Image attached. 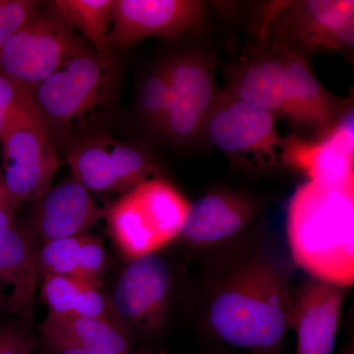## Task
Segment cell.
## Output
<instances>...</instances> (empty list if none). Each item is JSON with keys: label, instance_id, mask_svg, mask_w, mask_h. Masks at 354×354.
Listing matches in <instances>:
<instances>
[{"label": "cell", "instance_id": "12", "mask_svg": "<svg viewBox=\"0 0 354 354\" xmlns=\"http://www.w3.org/2000/svg\"><path fill=\"white\" fill-rule=\"evenodd\" d=\"M279 160L301 171L309 180L334 185L354 183L353 113L348 111L320 138L292 136L281 140Z\"/></svg>", "mask_w": 354, "mask_h": 354}, {"label": "cell", "instance_id": "22", "mask_svg": "<svg viewBox=\"0 0 354 354\" xmlns=\"http://www.w3.org/2000/svg\"><path fill=\"white\" fill-rule=\"evenodd\" d=\"M72 178L92 192H120L109 138L95 137L78 142L67 152Z\"/></svg>", "mask_w": 354, "mask_h": 354}, {"label": "cell", "instance_id": "17", "mask_svg": "<svg viewBox=\"0 0 354 354\" xmlns=\"http://www.w3.org/2000/svg\"><path fill=\"white\" fill-rule=\"evenodd\" d=\"M285 62L286 94L283 115L302 127L327 129L335 122L334 102L302 53H279ZM321 131V132H322Z\"/></svg>", "mask_w": 354, "mask_h": 354}, {"label": "cell", "instance_id": "25", "mask_svg": "<svg viewBox=\"0 0 354 354\" xmlns=\"http://www.w3.org/2000/svg\"><path fill=\"white\" fill-rule=\"evenodd\" d=\"M39 12V4L36 1L0 0V50L23 26Z\"/></svg>", "mask_w": 354, "mask_h": 354}, {"label": "cell", "instance_id": "29", "mask_svg": "<svg viewBox=\"0 0 354 354\" xmlns=\"http://www.w3.org/2000/svg\"><path fill=\"white\" fill-rule=\"evenodd\" d=\"M53 354H118L104 349L78 348V346H50Z\"/></svg>", "mask_w": 354, "mask_h": 354}, {"label": "cell", "instance_id": "6", "mask_svg": "<svg viewBox=\"0 0 354 354\" xmlns=\"http://www.w3.org/2000/svg\"><path fill=\"white\" fill-rule=\"evenodd\" d=\"M111 62L90 48L77 53L34 88L31 97L50 125L66 127L101 104L108 93Z\"/></svg>", "mask_w": 354, "mask_h": 354}, {"label": "cell", "instance_id": "24", "mask_svg": "<svg viewBox=\"0 0 354 354\" xmlns=\"http://www.w3.org/2000/svg\"><path fill=\"white\" fill-rule=\"evenodd\" d=\"M171 104V81L165 62H162L153 69L141 84L140 111L149 127L162 132Z\"/></svg>", "mask_w": 354, "mask_h": 354}, {"label": "cell", "instance_id": "3", "mask_svg": "<svg viewBox=\"0 0 354 354\" xmlns=\"http://www.w3.org/2000/svg\"><path fill=\"white\" fill-rule=\"evenodd\" d=\"M191 203L171 183L150 178L104 211L109 232L130 261L157 253L180 234Z\"/></svg>", "mask_w": 354, "mask_h": 354}, {"label": "cell", "instance_id": "8", "mask_svg": "<svg viewBox=\"0 0 354 354\" xmlns=\"http://www.w3.org/2000/svg\"><path fill=\"white\" fill-rule=\"evenodd\" d=\"M171 87V104L162 132L176 143H187L204 132L218 100L213 64L199 53L165 60Z\"/></svg>", "mask_w": 354, "mask_h": 354}, {"label": "cell", "instance_id": "9", "mask_svg": "<svg viewBox=\"0 0 354 354\" xmlns=\"http://www.w3.org/2000/svg\"><path fill=\"white\" fill-rule=\"evenodd\" d=\"M211 143L234 156L253 153L261 164L279 162L281 139L274 114L220 92L205 125Z\"/></svg>", "mask_w": 354, "mask_h": 354}, {"label": "cell", "instance_id": "2", "mask_svg": "<svg viewBox=\"0 0 354 354\" xmlns=\"http://www.w3.org/2000/svg\"><path fill=\"white\" fill-rule=\"evenodd\" d=\"M286 234L292 259L312 278L354 283V183L308 180L288 202Z\"/></svg>", "mask_w": 354, "mask_h": 354}, {"label": "cell", "instance_id": "4", "mask_svg": "<svg viewBox=\"0 0 354 354\" xmlns=\"http://www.w3.org/2000/svg\"><path fill=\"white\" fill-rule=\"evenodd\" d=\"M3 183L18 202H36L50 189L59 160L34 101L15 113L0 137Z\"/></svg>", "mask_w": 354, "mask_h": 354}, {"label": "cell", "instance_id": "13", "mask_svg": "<svg viewBox=\"0 0 354 354\" xmlns=\"http://www.w3.org/2000/svg\"><path fill=\"white\" fill-rule=\"evenodd\" d=\"M346 292L341 286L312 279L295 300L292 329L297 354H333Z\"/></svg>", "mask_w": 354, "mask_h": 354}, {"label": "cell", "instance_id": "7", "mask_svg": "<svg viewBox=\"0 0 354 354\" xmlns=\"http://www.w3.org/2000/svg\"><path fill=\"white\" fill-rule=\"evenodd\" d=\"M269 32L279 53L346 50L354 44V2H288L270 18Z\"/></svg>", "mask_w": 354, "mask_h": 354}, {"label": "cell", "instance_id": "20", "mask_svg": "<svg viewBox=\"0 0 354 354\" xmlns=\"http://www.w3.org/2000/svg\"><path fill=\"white\" fill-rule=\"evenodd\" d=\"M227 94L265 111L283 114L286 94V70L283 57H264L237 70Z\"/></svg>", "mask_w": 354, "mask_h": 354}, {"label": "cell", "instance_id": "14", "mask_svg": "<svg viewBox=\"0 0 354 354\" xmlns=\"http://www.w3.org/2000/svg\"><path fill=\"white\" fill-rule=\"evenodd\" d=\"M35 203L31 227L44 243L88 234L104 216L90 191L73 178L50 188Z\"/></svg>", "mask_w": 354, "mask_h": 354}, {"label": "cell", "instance_id": "5", "mask_svg": "<svg viewBox=\"0 0 354 354\" xmlns=\"http://www.w3.org/2000/svg\"><path fill=\"white\" fill-rule=\"evenodd\" d=\"M86 48L84 39L57 16L39 12L0 50V73L31 95L46 77Z\"/></svg>", "mask_w": 354, "mask_h": 354}, {"label": "cell", "instance_id": "15", "mask_svg": "<svg viewBox=\"0 0 354 354\" xmlns=\"http://www.w3.org/2000/svg\"><path fill=\"white\" fill-rule=\"evenodd\" d=\"M38 235L32 227L13 223L0 232V283L9 286L6 298L11 313L31 315L39 283Z\"/></svg>", "mask_w": 354, "mask_h": 354}, {"label": "cell", "instance_id": "10", "mask_svg": "<svg viewBox=\"0 0 354 354\" xmlns=\"http://www.w3.org/2000/svg\"><path fill=\"white\" fill-rule=\"evenodd\" d=\"M171 286L169 266L157 253L131 260L113 291L111 306L118 323L143 333L158 329Z\"/></svg>", "mask_w": 354, "mask_h": 354}, {"label": "cell", "instance_id": "28", "mask_svg": "<svg viewBox=\"0 0 354 354\" xmlns=\"http://www.w3.org/2000/svg\"><path fill=\"white\" fill-rule=\"evenodd\" d=\"M20 203L7 190L3 181L0 183V232L15 223Z\"/></svg>", "mask_w": 354, "mask_h": 354}, {"label": "cell", "instance_id": "23", "mask_svg": "<svg viewBox=\"0 0 354 354\" xmlns=\"http://www.w3.org/2000/svg\"><path fill=\"white\" fill-rule=\"evenodd\" d=\"M113 6V0H55L50 2V13L80 32L100 57L111 62L109 34Z\"/></svg>", "mask_w": 354, "mask_h": 354}, {"label": "cell", "instance_id": "1", "mask_svg": "<svg viewBox=\"0 0 354 354\" xmlns=\"http://www.w3.org/2000/svg\"><path fill=\"white\" fill-rule=\"evenodd\" d=\"M295 299L288 277L271 261L236 266L216 286L208 309L212 332L250 354H278L292 329Z\"/></svg>", "mask_w": 354, "mask_h": 354}, {"label": "cell", "instance_id": "11", "mask_svg": "<svg viewBox=\"0 0 354 354\" xmlns=\"http://www.w3.org/2000/svg\"><path fill=\"white\" fill-rule=\"evenodd\" d=\"M205 13V4L195 0H113L109 46L125 48L151 36H179L201 24Z\"/></svg>", "mask_w": 354, "mask_h": 354}, {"label": "cell", "instance_id": "16", "mask_svg": "<svg viewBox=\"0 0 354 354\" xmlns=\"http://www.w3.org/2000/svg\"><path fill=\"white\" fill-rule=\"evenodd\" d=\"M254 214L252 203L241 195L209 193L191 203L179 236L196 246L227 241L241 234L252 221Z\"/></svg>", "mask_w": 354, "mask_h": 354}, {"label": "cell", "instance_id": "18", "mask_svg": "<svg viewBox=\"0 0 354 354\" xmlns=\"http://www.w3.org/2000/svg\"><path fill=\"white\" fill-rule=\"evenodd\" d=\"M39 329L50 346H78L130 354L127 330L109 318L48 312Z\"/></svg>", "mask_w": 354, "mask_h": 354}, {"label": "cell", "instance_id": "19", "mask_svg": "<svg viewBox=\"0 0 354 354\" xmlns=\"http://www.w3.org/2000/svg\"><path fill=\"white\" fill-rule=\"evenodd\" d=\"M102 241L88 234L44 242L38 255L39 279L48 274H66L99 279L106 265Z\"/></svg>", "mask_w": 354, "mask_h": 354}, {"label": "cell", "instance_id": "32", "mask_svg": "<svg viewBox=\"0 0 354 354\" xmlns=\"http://www.w3.org/2000/svg\"><path fill=\"white\" fill-rule=\"evenodd\" d=\"M3 181V176H2V171H0V183H2Z\"/></svg>", "mask_w": 354, "mask_h": 354}, {"label": "cell", "instance_id": "26", "mask_svg": "<svg viewBox=\"0 0 354 354\" xmlns=\"http://www.w3.org/2000/svg\"><path fill=\"white\" fill-rule=\"evenodd\" d=\"M30 100L32 97L27 91L0 73V137L15 113Z\"/></svg>", "mask_w": 354, "mask_h": 354}, {"label": "cell", "instance_id": "27", "mask_svg": "<svg viewBox=\"0 0 354 354\" xmlns=\"http://www.w3.org/2000/svg\"><path fill=\"white\" fill-rule=\"evenodd\" d=\"M32 335L11 325L0 326V354H32Z\"/></svg>", "mask_w": 354, "mask_h": 354}, {"label": "cell", "instance_id": "31", "mask_svg": "<svg viewBox=\"0 0 354 354\" xmlns=\"http://www.w3.org/2000/svg\"><path fill=\"white\" fill-rule=\"evenodd\" d=\"M339 354H354L353 344H349Z\"/></svg>", "mask_w": 354, "mask_h": 354}, {"label": "cell", "instance_id": "21", "mask_svg": "<svg viewBox=\"0 0 354 354\" xmlns=\"http://www.w3.org/2000/svg\"><path fill=\"white\" fill-rule=\"evenodd\" d=\"M41 297L51 313L109 318L111 304L100 279L48 274L43 278Z\"/></svg>", "mask_w": 354, "mask_h": 354}, {"label": "cell", "instance_id": "30", "mask_svg": "<svg viewBox=\"0 0 354 354\" xmlns=\"http://www.w3.org/2000/svg\"><path fill=\"white\" fill-rule=\"evenodd\" d=\"M7 304H6V297H3L2 295L1 290H0V311L2 310H6Z\"/></svg>", "mask_w": 354, "mask_h": 354}]
</instances>
